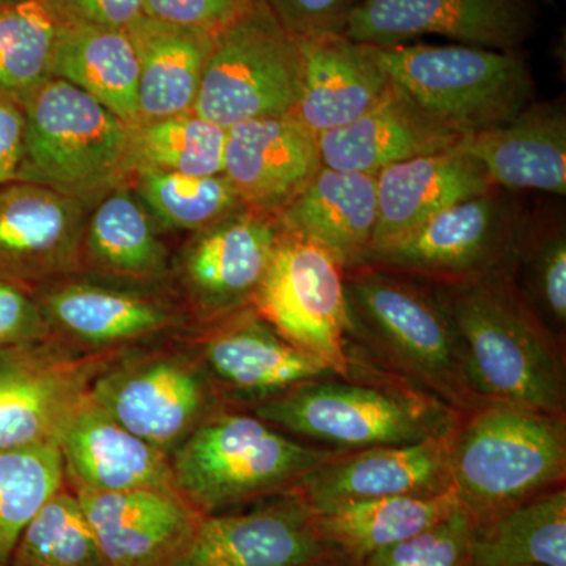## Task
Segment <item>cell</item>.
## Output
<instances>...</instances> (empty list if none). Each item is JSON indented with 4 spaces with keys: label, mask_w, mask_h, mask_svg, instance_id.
I'll return each mask as SVG.
<instances>
[{
    "label": "cell",
    "mask_w": 566,
    "mask_h": 566,
    "mask_svg": "<svg viewBox=\"0 0 566 566\" xmlns=\"http://www.w3.org/2000/svg\"><path fill=\"white\" fill-rule=\"evenodd\" d=\"M357 0H266L279 21L297 39L344 33L346 17Z\"/></svg>",
    "instance_id": "obj_42"
},
{
    "label": "cell",
    "mask_w": 566,
    "mask_h": 566,
    "mask_svg": "<svg viewBox=\"0 0 566 566\" xmlns=\"http://www.w3.org/2000/svg\"><path fill=\"white\" fill-rule=\"evenodd\" d=\"M82 264L128 282L161 281L169 273V252L134 189L114 186L95 205L85 222Z\"/></svg>",
    "instance_id": "obj_30"
},
{
    "label": "cell",
    "mask_w": 566,
    "mask_h": 566,
    "mask_svg": "<svg viewBox=\"0 0 566 566\" xmlns=\"http://www.w3.org/2000/svg\"><path fill=\"white\" fill-rule=\"evenodd\" d=\"M455 491L392 495L316 515L319 531L354 566L378 551L441 523L461 509Z\"/></svg>",
    "instance_id": "obj_31"
},
{
    "label": "cell",
    "mask_w": 566,
    "mask_h": 566,
    "mask_svg": "<svg viewBox=\"0 0 566 566\" xmlns=\"http://www.w3.org/2000/svg\"><path fill=\"white\" fill-rule=\"evenodd\" d=\"M352 333L409 385L460 415L485 403L472 389L455 327L431 285L406 275L344 270Z\"/></svg>",
    "instance_id": "obj_2"
},
{
    "label": "cell",
    "mask_w": 566,
    "mask_h": 566,
    "mask_svg": "<svg viewBox=\"0 0 566 566\" xmlns=\"http://www.w3.org/2000/svg\"><path fill=\"white\" fill-rule=\"evenodd\" d=\"M62 488L65 465L57 444L0 450V564L9 565L24 528Z\"/></svg>",
    "instance_id": "obj_35"
},
{
    "label": "cell",
    "mask_w": 566,
    "mask_h": 566,
    "mask_svg": "<svg viewBox=\"0 0 566 566\" xmlns=\"http://www.w3.org/2000/svg\"><path fill=\"white\" fill-rule=\"evenodd\" d=\"M85 200L35 182L0 186V277L43 289L80 273Z\"/></svg>",
    "instance_id": "obj_16"
},
{
    "label": "cell",
    "mask_w": 566,
    "mask_h": 566,
    "mask_svg": "<svg viewBox=\"0 0 566 566\" xmlns=\"http://www.w3.org/2000/svg\"><path fill=\"white\" fill-rule=\"evenodd\" d=\"M249 0H145L150 20L218 33L237 18Z\"/></svg>",
    "instance_id": "obj_41"
},
{
    "label": "cell",
    "mask_w": 566,
    "mask_h": 566,
    "mask_svg": "<svg viewBox=\"0 0 566 566\" xmlns=\"http://www.w3.org/2000/svg\"><path fill=\"white\" fill-rule=\"evenodd\" d=\"M300 46V98L292 115L316 136L356 120L390 87L370 44L324 33L303 36Z\"/></svg>",
    "instance_id": "obj_23"
},
{
    "label": "cell",
    "mask_w": 566,
    "mask_h": 566,
    "mask_svg": "<svg viewBox=\"0 0 566 566\" xmlns=\"http://www.w3.org/2000/svg\"><path fill=\"white\" fill-rule=\"evenodd\" d=\"M543 2H546V3H553L554 0H543Z\"/></svg>",
    "instance_id": "obj_46"
},
{
    "label": "cell",
    "mask_w": 566,
    "mask_h": 566,
    "mask_svg": "<svg viewBox=\"0 0 566 566\" xmlns=\"http://www.w3.org/2000/svg\"><path fill=\"white\" fill-rule=\"evenodd\" d=\"M57 3L71 20L128 29L144 17L145 0H57Z\"/></svg>",
    "instance_id": "obj_44"
},
{
    "label": "cell",
    "mask_w": 566,
    "mask_h": 566,
    "mask_svg": "<svg viewBox=\"0 0 566 566\" xmlns=\"http://www.w3.org/2000/svg\"><path fill=\"white\" fill-rule=\"evenodd\" d=\"M170 566H354L323 535L300 494L243 513L202 517Z\"/></svg>",
    "instance_id": "obj_13"
},
{
    "label": "cell",
    "mask_w": 566,
    "mask_h": 566,
    "mask_svg": "<svg viewBox=\"0 0 566 566\" xmlns=\"http://www.w3.org/2000/svg\"><path fill=\"white\" fill-rule=\"evenodd\" d=\"M455 147L485 167L495 188L566 196V112L558 99L528 104L512 120L461 137Z\"/></svg>",
    "instance_id": "obj_24"
},
{
    "label": "cell",
    "mask_w": 566,
    "mask_h": 566,
    "mask_svg": "<svg viewBox=\"0 0 566 566\" xmlns=\"http://www.w3.org/2000/svg\"><path fill=\"white\" fill-rule=\"evenodd\" d=\"M20 102L25 136L18 181L88 200L128 175L129 125L88 93L48 77Z\"/></svg>",
    "instance_id": "obj_7"
},
{
    "label": "cell",
    "mask_w": 566,
    "mask_h": 566,
    "mask_svg": "<svg viewBox=\"0 0 566 566\" xmlns=\"http://www.w3.org/2000/svg\"><path fill=\"white\" fill-rule=\"evenodd\" d=\"M91 398L137 438L172 457L214 412L221 395L196 354L118 356L96 376Z\"/></svg>",
    "instance_id": "obj_10"
},
{
    "label": "cell",
    "mask_w": 566,
    "mask_h": 566,
    "mask_svg": "<svg viewBox=\"0 0 566 566\" xmlns=\"http://www.w3.org/2000/svg\"><path fill=\"white\" fill-rule=\"evenodd\" d=\"M126 31L139 59V122L192 112L216 33L147 17Z\"/></svg>",
    "instance_id": "obj_29"
},
{
    "label": "cell",
    "mask_w": 566,
    "mask_h": 566,
    "mask_svg": "<svg viewBox=\"0 0 566 566\" xmlns=\"http://www.w3.org/2000/svg\"><path fill=\"white\" fill-rule=\"evenodd\" d=\"M107 566H170L202 521L177 491H73Z\"/></svg>",
    "instance_id": "obj_21"
},
{
    "label": "cell",
    "mask_w": 566,
    "mask_h": 566,
    "mask_svg": "<svg viewBox=\"0 0 566 566\" xmlns=\"http://www.w3.org/2000/svg\"><path fill=\"white\" fill-rule=\"evenodd\" d=\"M376 177L323 167L277 216L283 233L318 245L344 270L363 260L374 241Z\"/></svg>",
    "instance_id": "obj_26"
},
{
    "label": "cell",
    "mask_w": 566,
    "mask_h": 566,
    "mask_svg": "<svg viewBox=\"0 0 566 566\" xmlns=\"http://www.w3.org/2000/svg\"><path fill=\"white\" fill-rule=\"evenodd\" d=\"M526 223L510 191L494 188L371 245L356 268L389 271L430 285L513 273Z\"/></svg>",
    "instance_id": "obj_8"
},
{
    "label": "cell",
    "mask_w": 566,
    "mask_h": 566,
    "mask_svg": "<svg viewBox=\"0 0 566 566\" xmlns=\"http://www.w3.org/2000/svg\"><path fill=\"white\" fill-rule=\"evenodd\" d=\"M301 69L300 39L279 21L266 0H249L216 33L193 112L226 129L293 114Z\"/></svg>",
    "instance_id": "obj_9"
},
{
    "label": "cell",
    "mask_w": 566,
    "mask_h": 566,
    "mask_svg": "<svg viewBox=\"0 0 566 566\" xmlns=\"http://www.w3.org/2000/svg\"><path fill=\"white\" fill-rule=\"evenodd\" d=\"M375 177L378 218L371 245L394 240L438 212L495 188L485 167L457 147L394 164Z\"/></svg>",
    "instance_id": "obj_25"
},
{
    "label": "cell",
    "mask_w": 566,
    "mask_h": 566,
    "mask_svg": "<svg viewBox=\"0 0 566 566\" xmlns=\"http://www.w3.org/2000/svg\"><path fill=\"white\" fill-rule=\"evenodd\" d=\"M449 474L475 520L564 486L565 416L499 401L476 406L450 436Z\"/></svg>",
    "instance_id": "obj_3"
},
{
    "label": "cell",
    "mask_w": 566,
    "mask_h": 566,
    "mask_svg": "<svg viewBox=\"0 0 566 566\" xmlns=\"http://www.w3.org/2000/svg\"><path fill=\"white\" fill-rule=\"evenodd\" d=\"M460 139L390 85L359 118L318 134V148L322 166L327 169L376 175L406 159L455 147Z\"/></svg>",
    "instance_id": "obj_27"
},
{
    "label": "cell",
    "mask_w": 566,
    "mask_h": 566,
    "mask_svg": "<svg viewBox=\"0 0 566 566\" xmlns=\"http://www.w3.org/2000/svg\"><path fill=\"white\" fill-rule=\"evenodd\" d=\"M335 453L297 441L255 415L219 409L170 461L178 493L207 516L290 493Z\"/></svg>",
    "instance_id": "obj_5"
},
{
    "label": "cell",
    "mask_w": 566,
    "mask_h": 566,
    "mask_svg": "<svg viewBox=\"0 0 566 566\" xmlns=\"http://www.w3.org/2000/svg\"><path fill=\"white\" fill-rule=\"evenodd\" d=\"M9 566H107L76 494L62 488L22 532Z\"/></svg>",
    "instance_id": "obj_37"
},
{
    "label": "cell",
    "mask_w": 566,
    "mask_h": 566,
    "mask_svg": "<svg viewBox=\"0 0 566 566\" xmlns=\"http://www.w3.org/2000/svg\"><path fill=\"white\" fill-rule=\"evenodd\" d=\"M51 77L76 85L126 125L139 122V59L126 29L65 18L55 40Z\"/></svg>",
    "instance_id": "obj_28"
},
{
    "label": "cell",
    "mask_w": 566,
    "mask_h": 566,
    "mask_svg": "<svg viewBox=\"0 0 566 566\" xmlns=\"http://www.w3.org/2000/svg\"><path fill=\"white\" fill-rule=\"evenodd\" d=\"M535 33L527 0H357L344 35L387 48L439 35L468 46L521 51Z\"/></svg>",
    "instance_id": "obj_14"
},
{
    "label": "cell",
    "mask_w": 566,
    "mask_h": 566,
    "mask_svg": "<svg viewBox=\"0 0 566 566\" xmlns=\"http://www.w3.org/2000/svg\"><path fill=\"white\" fill-rule=\"evenodd\" d=\"M117 353H84L54 337L0 349V450L59 446Z\"/></svg>",
    "instance_id": "obj_12"
},
{
    "label": "cell",
    "mask_w": 566,
    "mask_h": 566,
    "mask_svg": "<svg viewBox=\"0 0 566 566\" xmlns=\"http://www.w3.org/2000/svg\"><path fill=\"white\" fill-rule=\"evenodd\" d=\"M65 18L57 0L0 3V92L20 98L51 77Z\"/></svg>",
    "instance_id": "obj_36"
},
{
    "label": "cell",
    "mask_w": 566,
    "mask_h": 566,
    "mask_svg": "<svg viewBox=\"0 0 566 566\" xmlns=\"http://www.w3.org/2000/svg\"><path fill=\"white\" fill-rule=\"evenodd\" d=\"M196 356L219 395L253 406L305 382L340 378L249 308L218 323Z\"/></svg>",
    "instance_id": "obj_17"
},
{
    "label": "cell",
    "mask_w": 566,
    "mask_h": 566,
    "mask_svg": "<svg viewBox=\"0 0 566 566\" xmlns=\"http://www.w3.org/2000/svg\"><path fill=\"white\" fill-rule=\"evenodd\" d=\"M371 48L395 91L458 137L504 125L535 102L523 51L468 44Z\"/></svg>",
    "instance_id": "obj_6"
},
{
    "label": "cell",
    "mask_w": 566,
    "mask_h": 566,
    "mask_svg": "<svg viewBox=\"0 0 566 566\" xmlns=\"http://www.w3.org/2000/svg\"><path fill=\"white\" fill-rule=\"evenodd\" d=\"M252 305L286 340L352 376L344 268L322 248L282 232Z\"/></svg>",
    "instance_id": "obj_11"
},
{
    "label": "cell",
    "mask_w": 566,
    "mask_h": 566,
    "mask_svg": "<svg viewBox=\"0 0 566 566\" xmlns=\"http://www.w3.org/2000/svg\"><path fill=\"white\" fill-rule=\"evenodd\" d=\"M281 233L274 216L249 208L193 233L178 273L200 319L221 323L251 307Z\"/></svg>",
    "instance_id": "obj_15"
},
{
    "label": "cell",
    "mask_w": 566,
    "mask_h": 566,
    "mask_svg": "<svg viewBox=\"0 0 566 566\" xmlns=\"http://www.w3.org/2000/svg\"><path fill=\"white\" fill-rule=\"evenodd\" d=\"M0 566H9V565H3V564H0Z\"/></svg>",
    "instance_id": "obj_47"
},
{
    "label": "cell",
    "mask_w": 566,
    "mask_h": 566,
    "mask_svg": "<svg viewBox=\"0 0 566 566\" xmlns=\"http://www.w3.org/2000/svg\"><path fill=\"white\" fill-rule=\"evenodd\" d=\"M319 169L318 136L292 114L227 129L223 175L249 210L275 218Z\"/></svg>",
    "instance_id": "obj_20"
},
{
    "label": "cell",
    "mask_w": 566,
    "mask_h": 566,
    "mask_svg": "<svg viewBox=\"0 0 566 566\" xmlns=\"http://www.w3.org/2000/svg\"><path fill=\"white\" fill-rule=\"evenodd\" d=\"M74 275L48 283L35 294L52 335L92 353L120 352L177 326L172 304L117 283Z\"/></svg>",
    "instance_id": "obj_19"
},
{
    "label": "cell",
    "mask_w": 566,
    "mask_h": 566,
    "mask_svg": "<svg viewBox=\"0 0 566 566\" xmlns=\"http://www.w3.org/2000/svg\"><path fill=\"white\" fill-rule=\"evenodd\" d=\"M431 289L455 327L480 400L565 416L564 342L532 311L513 273Z\"/></svg>",
    "instance_id": "obj_1"
},
{
    "label": "cell",
    "mask_w": 566,
    "mask_h": 566,
    "mask_svg": "<svg viewBox=\"0 0 566 566\" xmlns=\"http://www.w3.org/2000/svg\"><path fill=\"white\" fill-rule=\"evenodd\" d=\"M253 415L294 438L337 452L405 446L452 433L460 412L395 379H319L253 406Z\"/></svg>",
    "instance_id": "obj_4"
},
{
    "label": "cell",
    "mask_w": 566,
    "mask_h": 566,
    "mask_svg": "<svg viewBox=\"0 0 566 566\" xmlns=\"http://www.w3.org/2000/svg\"><path fill=\"white\" fill-rule=\"evenodd\" d=\"M475 517L461 506L452 516L365 558L360 566H471Z\"/></svg>",
    "instance_id": "obj_39"
},
{
    "label": "cell",
    "mask_w": 566,
    "mask_h": 566,
    "mask_svg": "<svg viewBox=\"0 0 566 566\" xmlns=\"http://www.w3.org/2000/svg\"><path fill=\"white\" fill-rule=\"evenodd\" d=\"M51 337L54 335L35 294L0 277V349Z\"/></svg>",
    "instance_id": "obj_40"
},
{
    "label": "cell",
    "mask_w": 566,
    "mask_h": 566,
    "mask_svg": "<svg viewBox=\"0 0 566 566\" xmlns=\"http://www.w3.org/2000/svg\"><path fill=\"white\" fill-rule=\"evenodd\" d=\"M133 175L134 192L164 230L196 233L245 208L232 181L223 174L192 177L142 169Z\"/></svg>",
    "instance_id": "obj_34"
},
{
    "label": "cell",
    "mask_w": 566,
    "mask_h": 566,
    "mask_svg": "<svg viewBox=\"0 0 566 566\" xmlns=\"http://www.w3.org/2000/svg\"><path fill=\"white\" fill-rule=\"evenodd\" d=\"M450 436L335 453L308 472L293 491L316 515L392 495L446 493L453 490L449 474Z\"/></svg>",
    "instance_id": "obj_18"
},
{
    "label": "cell",
    "mask_w": 566,
    "mask_h": 566,
    "mask_svg": "<svg viewBox=\"0 0 566 566\" xmlns=\"http://www.w3.org/2000/svg\"><path fill=\"white\" fill-rule=\"evenodd\" d=\"M471 566H566V490L475 520Z\"/></svg>",
    "instance_id": "obj_32"
},
{
    "label": "cell",
    "mask_w": 566,
    "mask_h": 566,
    "mask_svg": "<svg viewBox=\"0 0 566 566\" xmlns=\"http://www.w3.org/2000/svg\"><path fill=\"white\" fill-rule=\"evenodd\" d=\"M227 129L196 112L129 126L126 170H164L192 177L223 174Z\"/></svg>",
    "instance_id": "obj_33"
},
{
    "label": "cell",
    "mask_w": 566,
    "mask_h": 566,
    "mask_svg": "<svg viewBox=\"0 0 566 566\" xmlns=\"http://www.w3.org/2000/svg\"><path fill=\"white\" fill-rule=\"evenodd\" d=\"M24 136L25 118L20 98L0 92V186L18 181Z\"/></svg>",
    "instance_id": "obj_43"
},
{
    "label": "cell",
    "mask_w": 566,
    "mask_h": 566,
    "mask_svg": "<svg viewBox=\"0 0 566 566\" xmlns=\"http://www.w3.org/2000/svg\"><path fill=\"white\" fill-rule=\"evenodd\" d=\"M59 447L65 479L76 493L177 491L170 455L126 430L91 397L71 420Z\"/></svg>",
    "instance_id": "obj_22"
},
{
    "label": "cell",
    "mask_w": 566,
    "mask_h": 566,
    "mask_svg": "<svg viewBox=\"0 0 566 566\" xmlns=\"http://www.w3.org/2000/svg\"><path fill=\"white\" fill-rule=\"evenodd\" d=\"M28 2V0H0V3Z\"/></svg>",
    "instance_id": "obj_45"
},
{
    "label": "cell",
    "mask_w": 566,
    "mask_h": 566,
    "mask_svg": "<svg viewBox=\"0 0 566 566\" xmlns=\"http://www.w3.org/2000/svg\"><path fill=\"white\" fill-rule=\"evenodd\" d=\"M517 290L547 329L564 342L566 329V233L562 223L535 230L526 223L513 275Z\"/></svg>",
    "instance_id": "obj_38"
}]
</instances>
